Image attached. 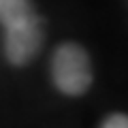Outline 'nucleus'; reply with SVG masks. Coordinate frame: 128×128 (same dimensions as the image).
Returning a JSON list of instances; mask_svg holds the SVG:
<instances>
[{
	"mask_svg": "<svg viewBox=\"0 0 128 128\" xmlns=\"http://www.w3.org/2000/svg\"><path fill=\"white\" fill-rule=\"evenodd\" d=\"M49 77L62 96H83L94 83V66L88 49L77 41H64L56 45L49 58Z\"/></svg>",
	"mask_w": 128,
	"mask_h": 128,
	"instance_id": "obj_1",
	"label": "nucleus"
},
{
	"mask_svg": "<svg viewBox=\"0 0 128 128\" xmlns=\"http://www.w3.org/2000/svg\"><path fill=\"white\" fill-rule=\"evenodd\" d=\"M43 43H45V28L41 15L2 30L4 58L15 68H24L32 64V60L41 54Z\"/></svg>",
	"mask_w": 128,
	"mask_h": 128,
	"instance_id": "obj_2",
	"label": "nucleus"
},
{
	"mask_svg": "<svg viewBox=\"0 0 128 128\" xmlns=\"http://www.w3.org/2000/svg\"><path fill=\"white\" fill-rule=\"evenodd\" d=\"M38 11L32 0H0V28H11L36 17Z\"/></svg>",
	"mask_w": 128,
	"mask_h": 128,
	"instance_id": "obj_3",
	"label": "nucleus"
},
{
	"mask_svg": "<svg viewBox=\"0 0 128 128\" xmlns=\"http://www.w3.org/2000/svg\"><path fill=\"white\" fill-rule=\"evenodd\" d=\"M98 128H128V113H109Z\"/></svg>",
	"mask_w": 128,
	"mask_h": 128,
	"instance_id": "obj_4",
	"label": "nucleus"
}]
</instances>
